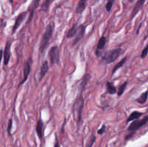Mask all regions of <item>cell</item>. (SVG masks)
I'll return each instance as SVG.
<instances>
[{
  "label": "cell",
  "instance_id": "obj_28",
  "mask_svg": "<svg viewBox=\"0 0 148 147\" xmlns=\"http://www.w3.org/2000/svg\"><path fill=\"white\" fill-rule=\"evenodd\" d=\"M106 126L105 125H103L102 127L98 131V133L99 135H102L103 133H104L106 132Z\"/></svg>",
  "mask_w": 148,
  "mask_h": 147
},
{
  "label": "cell",
  "instance_id": "obj_3",
  "mask_svg": "<svg viewBox=\"0 0 148 147\" xmlns=\"http://www.w3.org/2000/svg\"><path fill=\"white\" fill-rule=\"evenodd\" d=\"M121 53H122V49L121 48H116L105 53L102 59L106 63H111L118 59Z\"/></svg>",
  "mask_w": 148,
  "mask_h": 147
},
{
  "label": "cell",
  "instance_id": "obj_11",
  "mask_svg": "<svg viewBox=\"0 0 148 147\" xmlns=\"http://www.w3.org/2000/svg\"><path fill=\"white\" fill-rule=\"evenodd\" d=\"M145 2V0H137V1L136 2L135 5H134V8H133L132 12L131 14V20H132L136 15H137V13L140 12V10H141L142 7L144 5Z\"/></svg>",
  "mask_w": 148,
  "mask_h": 147
},
{
  "label": "cell",
  "instance_id": "obj_20",
  "mask_svg": "<svg viewBox=\"0 0 148 147\" xmlns=\"http://www.w3.org/2000/svg\"><path fill=\"white\" fill-rule=\"evenodd\" d=\"M147 98H148V91H146V92H143L137 99V101L138 103L140 104H145L146 102V101L147 100Z\"/></svg>",
  "mask_w": 148,
  "mask_h": 147
},
{
  "label": "cell",
  "instance_id": "obj_1",
  "mask_svg": "<svg viewBox=\"0 0 148 147\" xmlns=\"http://www.w3.org/2000/svg\"><path fill=\"white\" fill-rule=\"evenodd\" d=\"M84 97L82 96V92L77 95L74 102L73 107H72V112H73L74 119L75 120L76 122L79 124L82 120V113L84 108Z\"/></svg>",
  "mask_w": 148,
  "mask_h": 147
},
{
  "label": "cell",
  "instance_id": "obj_30",
  "mask_svg": "<svg viewBox=\"0 0 148 147\" xmlns=\"http://www.w3.org/2000/svg\"><path fill=\"white\" fill-rule=\"evenodd\" d=\"M3 58V50L2 49H0V66H1V59ZM0 73H1V71H0Z\"/></svg>",
  "mask_w": 148,
  "mask_h": 147
},
{
  "label": "cell",
  "instance_id": "obj_6",
  "mask_svg": "<svg viewBox=\"0 0 148 147\" xmlns=\"http://www.w3.org/2000/svg\"><path fill=\"white\" fill-rule=\"evenodd\" d=\"M147 123H148V116L145 117L143 119L140 120H134L129 126L128 131H135L140 129V128H142L143 125H146Z\"/></svg>",
  "mask_w": 148,
  "mask_h": 147
},
{
  "label": "cell",
  "instance_id": "obj_13",
  "mask_svg": "<svg viewBox=\"0 0 148 147\" xmlns=\"http://www.w3.org/2000/svg\"><path fill=\"white\" fill-rule=\"evenodd\" d=\"M49 63H48L47 61H44L42 63L41 66H40V74H39V81H41L42 79L45 76V75L46 74V73L49 71Z\"/></svg>",
  "mask_w": 148,
  "mask_h": 147
},
{
  "label": "cell",
  "instance_id": "obj_29",
  "mask_svg": "<svg viewBox=\"0 0 148 147\" xmlns=\"http://www.w3.org/2000/svg\"><path fill=\"white\" fill-rule=\"evenodd\" d=\"M54 147H60V145H59V140H58V138L56 135V141H55Z\"/></svg>",
  "mask_w": 148,
  "mask_h": 147
},
{
  "label": "cell",
  "instance_id": "obj_26",
  "mask_svg": "<svg viewBox=\"0 0 148 147\" xmlns=\"http://www.w3.org/2000/svg\"><path fill=\"white\" fill-rule=\"evenodd\" d=\"M148 54V45L147 46H146L145 48L144 49H143V50L142 51V53H141V58L142 59H145V58L147 56V55Z\"/></svg>",
  "mask_w": 148,
  "mask_h": 147
},
{
  "label": "cell",
  "instance_id": "obj_10",
  "mask_svg": "<svg viewBox=\"0 0 148 147\" xmlns=\"http://www.w3.org/2000/svg\"><path fill=\"white\" fill-rule=\"evenodd\" d=\"M11 56V43L7 41L6 43L4 50H3V58H4V64L7 66L9 63Z\"/></svg>",
  "mask_w": 148,
  "mask_h": 147
},
{
  "label": "cell",
  "instance_id": "obj_31",
  "mask_svg": "<svg viewBox=\"0 0 148 147\" xmlns=\"http://www.w3.org/2000/svg\"><path fill=\"white\" fill-rule=\"evenodd\" d=\"M9 1H10V3H12L14 1V0H9Z\"/></svg>",
  "mask_w": 148,
  "mask_h": 147
},
{
  "label": "cell",
  "instance_id": "obj_32",
  "mask_svg": "<svg viewBox=\"0 0 148 147\" xmlns=\"http://www.w3.org/2000/svg\"><path fill=\"white\" fill-rule=\"evenodd\" d=\"M134 1V0H129V1H130V2H133Z\"/></svg>",
  "mask_w": 148,
  "mask_h": 147
},
{
  "label": "cell",
  "instance_id": "obj_2",
  "mask_svg": "<svg viewBox=\"0 0 148 147\" xmlns=\"http://www.w3.org/2000/svg\"><path fill=\"white\" fill-rule=\"evenodd\" d=\"M53 33V27L51 24H49L46 26L45 29L44 33L41 37V40L40 42V46H39V52L40 53H44L45 50L49 46V43L50 39L52 37Z\"/></svg>",
  "mask_w": 148,
  "mask_h": 147
},
{
  "label": "cell",
  "instance_id": "obj_18",
  "mask_svg": "<svg viewBox=\"0 0 148 147\" xmlns=\"http://www.w3.org/2000/svg\"><path fill=\"white\" fill-rule=\"evenodd\" d=\"M106 87H107V91H108V93L109 95H114V94L117 93V90L116 86H114V84L112 82H106Z\"/></svg>",
  "mask_w": 148,
  "mask_h": 147
},
{
  "label": "cell",
  "instance_id": "obj_25",
  "mask_svg": "<svg viewBox=\"0 0 148 147\" xmlns=\"http://www.w3.org/2000/svg\"><path fill=\"white\" fill-rule=\"evenodd\" d=\"M115 1V0H107L106 5V11L108 12H111V9H112L113 5H114V3Z\"/></svg>",
  "mask_w": 148,
  "mask_h": 147
},
{
  "label": "cell",
  "instance_id": "obj_17",
  "mask_svg": "<svg viewBox=\"0 0 148 147\" xmlns=\"http://www.w3.org/2000/svg\"><path fill=\"white\" fill-rule=\"evenodd\" d=\"M143 115V112H138V111H134V112H132V113L130 114V116L128 117L127 122H130V121H132V120H134L138 119V118H140Z\"/></svg>",
  "mask_w": 148,
  "mask_h": 147
},
{
  "label": "cell",
  "instance_id": "obj_14",
  "mask_svg": "<svg viewBox=\"0 0 148 147\" xmlns=\"http://www.w3.org/2000/svg\"><path fill=\"white\" fill-rule=\"evenodd\" d=\"M43 122L41 120V118H40V119L38 120L37 124H36V133H37L38 136V138H40V140L43 138Z\"/></svg>",
  "mask_w": 148,
  "mask_h": 147
},
{
  "label": "cell",
  "instance_id": "obj_24",
  "mask_svg": "<svg viewBox=\"0 0 148 147\" xmlns=\"http://www.w3.org/2000/svg\"><path fill=\"white\" fill-rule=\"evenodd\" d=\"M95 140H96V137H95V135H92L89 138V139L88 140V141H87V147H92V145L94 144V143H95Z\"/></svg>",
  "mask_w": 148,
  "mask_h": 147
},
{
  "label": "cell",
  "instance_id": "obj_21",
  "mask_svg": "<svg viewBox=\"0 0 148 147\" xmlns=\"http://www.w3.org/2000/svg\"><path fill=\"white\" fill-rule=\"evenodd\" d=\"M55 0H45V1L43 3V4H42V11L44 12H47L49 11L51 4Z\"/></svg>",
  "mask_w": 148,
  "mask_h": 147
},
{
  "label": "cell",
  "instance_id": "obj_4",
  "mask_svg": "<svg viewBox=\"0 0 148 147\" xmlns=\"http://www.w3.org/2000/svg\"><path fill=\"white\" fill-rule=\"evenodd\" d=\"M48 56L50 60L51 64H59V49L57 46H54L53 47L51 48L49 50V53H48Z\"/></svg>",
  "mask_w": 148,
  "mask_h": 147
},
{
  "label": "cell",
  "instance_id": "obj_22",
  "mask_svg": "<svg viewBox=\"0 0 148 147\" xmlns=\"http://www.w3.org/2000/svg\"><path fill=\"white\" fill-rule=\"evenodd\" d=\"M106 43V38L105 36H101V37H100L99 40H98L96 50H101V49L105 47Z\"/></svg>",
  "mask_w": 148,
  "mask_h": 147
},
{
  "label": "cell",
  "instance_id": "obj_27",
  "mask_svg": "<svg viewBox=\"0 0 148 147\" xmlns=\"http://www.w3.org/2000/svg\"><path fill=\"white\" fill-rule=\"evenodd\" d=\"M12 119L10 118L8 122V127H7V132L10 135H11V131H12Z\"/></svg>",
  "mask_w": 148,
  "mask_h": 147
},
{
  "label": "cell",
  "instance_id": "obj_8",
  "mask_svg": "<svg viewBox=\"0 0 148 147\" xmlns=\"http://www.w3.org/2000/svg\"><path fill=\"white\" fill-rule=\"evenodd\" d=\"M40 1V0H33L31 2V4H30V6H29L28 9H27V12H28L29 17H28V19H27V24H29V23L32 21V20H33L35 12H36V10H37L38 7H39Z\"/></svg>",
  "mask_w": 148,
  "mask_h": 147
},
{
  "label": "cell",
  "instance_id": "obj_19",
  "mask_svg": "<svg viewBox=\"0 0 148 147\" xmlns=\"http://www.w3.org/2000/svg\"><path fill=\"white\" fill-rule=\"evenodd\" d=\"M127 57L123 58V59H121L119 62V63H117L114 66V68H113V70H112V75H114V73H115V72L118 69H119L120 68H121L123 66H124V63H125L126 61H127Z\"/></svg>",
  "mask_w": 148,
  "mask_h": 147
},
{
  "label": "cell",
  "instance_id": "obj_23",
  "mask_svg": "<svg viewBox=\"0 0 148 147\" xmlns=\"http://www.w3.org/2000/svg\"><path fill=\"white\" fill-rule=\"evenodd\" d=\"M127 84H128V82H125L122 84L120 85L119 88V90L117 91V95H118V97H121L123 95V93H124V90H125L126 87L127 86Z\"/></svg>",
  "mask_w": 148,
  "mask_h": 147
},
{
  "label": "cell",
  "instance_id": "obj_12",
  "mask_svg": "<svg viewBox=\"0 0 148 147\" xmlns=\"http://www.w3.org/2000/svg\"><path fill=\"white\" fill-rule=\"evenodd\" d=\"M90 79V75L89 74H85L83 77L82 78L80 83H79V89H80L81 92H83V91L85 90Z\"/></svg>",
  "mask_w": 148,
  "mask_h": 147
},
{
  "label": "cell",
  "instance_id": "obj_16",
  "mask_svg": "<svg viewBox=\"0 0 148 147\" xmlns=\"http://www.w3.org/2000/svg\"><path fill=\"white\" fill-rule=\"evenodd\" d=\"M77 23H75V24L72 25V27L69 29V30L66 33V37L68 39H71L72 37H74L76 35L77 31Z\"/></svg>",
  "mask_w": 148,
  "mask_h": 147
},
{
  "label": "cell",
  "instance_id": "obj_33",
  "mask_svg": "<svg viewBox=\"0 0 148 147\" xmlns=\"http://www.w3.org/2000/svg\"><path fill=\"white\" fill-rule=\"evenodd\" d=\"M147 111H148V110H147Z\"/></svg>",
  "mask_w": 148,
  "mask_h": 147
},
{
  "label": "cell",
  "instance_id": "obj_9",
  "mask_svg": "<svg viewBox=\"0 0 148 147\" xmlns=\"http://www.w3.org/2000/svg\"><path fill=\"white\" fill-rule=\"evenodd\" d=\"M85 33V26L84 24H80L77 27V31L76 35L75 36V39L72 43L73 46H75L78 42L80 41L81 39L84 37Z\"/></svg>",
  "mask_w": 148,
  "mask_h": 147
},
{
  "label": "cell",
  "instance_id": "obj_15",
  "mask_svg": "<svg viewBox=\"0 0 148 147\" xmlns=\"http://www.w3.org/2000/svg\"><path fill=\"white\" fill-rule=\"evenodd\" d=\"M88 0H79L77 3V5L76 7V13L77 14H82L84 10L86 8L87 2Z\"/></svg>",
  "mask_w": 148,
  "mask_h": 147
},
{
  "label": "cell",
  "instance_id": "obj_7",
  "mask_svg": "<svg viewBox=\"0 0 148 147\" xmlns=\"http://www.w3.org/2000/svg\"><path fill=\"white\" fill-rule=\"evenodd\" d=\"M27 14H28V12L25 11L20 13V14L17 16V17H16L15 19V21H14V24L12 27V34L14 33V32L18 29V27H20V24L23 23V22L25 20Z\"/></svg>",
  "mask_w": 148,
  "mask_h": 147
},
{
  "label": "cell",
  "instance_id": "obj_5",
  "mask_svg": "<svg viewBox=\"0 0 148 147\" xmlns=\"http://www.w3.org/2000/svg\"><path fill=\"white\" fill-rule=\"evenodd\" d=\"M32 63H33V61H32L31 57L29 58L28 60L25 63L24 66H23V79L19 83L18 87H20L27 80V78H28L29 75H30V71H31Z\"/></svg>",
  "mask_w": 148,
  "mask_h": 147
}]
</instances>
